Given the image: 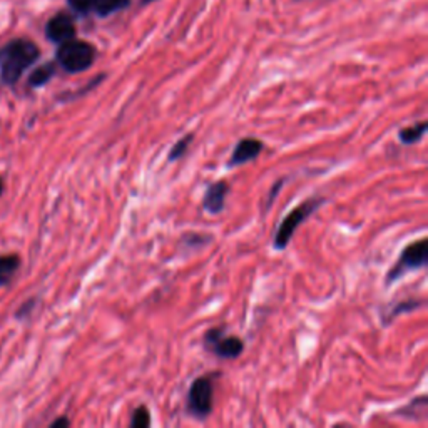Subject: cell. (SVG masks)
Wrapping results in <instances>:
<instances>
[{
	"label": "cell",
	"mask_w": 428,
	"mask_h": 428,
	"mask_svg": "<svg viewBox=\"0 0 428 428\" xmlns=\"http://www.w3.org/2000/svg\"><path fill=\"white\" fill-rule=\"evenodd\" d=\"M427 127H428V124L425 121L413 124V126L403 127V129H400V133H398L400 142L405 144V146L417 144L418 141H422V138L425 136Z\"/></svg>",
	"instance_id": "10"
},
{
	"label": "cell",
	"mask_w": 428,
	"mask_h": 428,
	"mask_svg": "<svg viewBox=\"0 0 428 428\" xmlns=\"http://www.w3.org/2000/svg\"><path fill=\"white\" fill-rule=\"evenodd\" d=\"M94 47L84 41H75V39L61 44L57 50V62L61 64L64 71L71 72V74L87 71L94 64Z\"/></svg>",
	"instance_id": "5"
},
{
	"label": "cell",
	"mask_w": 428,
	"mask_h": 428,
	"mask_svg": "<svg viewBox=\"0 0 428 428\" xmlns=\"http://www.w3.org/2000/svg\"><path fill=\"white\" fill-rule=\"evenodd\" d=\"M325 203L322 198H311L303 201L299 206H296L295 210H291L290 213L286 214V218L279 223L278 230H276L275 239H273V246L275 250H285V248L290 245L291 238H293L295 231L298 230L303 223L310 218L311 214L318 210L322 204Z\"/></svg>",
	"instance_id": "2"
},
{
	"label": "cell",
	"mask_w": 428,
	"mask_h": 428,
	"mask_svg": "<svg viewBox=\"0 0 428 428\" xmlns=\"http://www.w3.org/2000/svg\"><path fill=\"white\" fill-rule=\"evenodd\" d=\"M69 6L75 12H81V14H86V12H89V10L94 9L95 0H69Z\"/></svg>",
	"instance_id": "17"
},
{
	"label": "cell",
	"mask_w": 428,
	"mask_h": 428,
	"mask_svg": "<svg viewBox=\"0 0 428 428\" xmlns=\"http://www.w3.org/2000/svg\"><path fill=\"white\" fill-rule=\"evenodd\" d=\"M149 2H153V0H142V3H149Z\"/></svg>",
	"instance_id": "21"
},
{
	"label": "cell",
	"mask_w": 428,
	"mask_h": 428,
	"mask_svg": "<svg viewBox=\"0 0 428 428\" xmlns=\"http://www.w3.org/2000/svg\"><path fill=\"white\" fill-rule=\"evenodd\" d=\"M131 428H147L151 427V411L147 407H138L133 411V417H131L129 422Z\"/></svg>",
	"instance_id": "15"
},
{
	"label": "cell",
	"mask_w": 428,
	"mask_h": 428,
	"mask_svg": "<svg viewBox=\"0 0 428 428\" xmlns=\"http://www.w3.org/2000/svg\"><path fill=\"white\" fill-rule=\"evenodd\" d=\"M428 263V239L422 238L420 241L411 243L405 250L402 251L400 258L397 259L391 270L387 273L385 283L387 285H393L400 278L410 273V271H417L425 268Z\"/></svg>",
	"instance_id": "4"
},
{
	"label": "cell",
	"mask_w": 428,
	"mask_h": 428,
	"mask_svg": "<svg viewBox=\"0 0 428 428\" xmlns=\"http://www.w3.org/2000/svg\"><path fill=\"white\" fill-rule=\"evenodd\" d=\"M54 74H55V66H54V64H52V62L44 64V66L37 67V69H35L29 75V86H32V87L46 86V84L49 82L52 77H54Z\"/></svg>",
	"instance_id": "11"
},
{
	"label": "cell",
	"mask_w": 428,
	"mask_h": 428,
	"mask_svg": "<svg viewBox=\"0 0 428 428\" xmlns=\"http://www.w3.org/2000/svg\"><path fill=\"white\" fill-rule=\"evenodd\" d=\"M230 193V184L225 181L213 183L203 196V210L210 214H219L226 207V196Z\"/></svg>",
	"instance_id": "9"
},
{
	"label": "cell",
	"mask_w": 428,
	"mask_h": 428,
	"mask_svg": "<svg viewBox=\"0 0 428 428\" xmlns=\"http://www.w3.org/2000/svg\"><path fill=\"white\" fill-rule=\"evenodd\" d=\"M281 184H283V181H278V183H276L275 186H273V189H271L270 196H268V201H270V203H268V206H271V203L275 201L276 194H278V193H279V189H281V187H279V186H281Z\"/></svg>",
	"instance_id": "18"
},
{
	"label": "cell",
	"mask_w": 428,
	"mask_h": 428,
	"mask_svg": "<svg viewBox=\"0 0 428 428\" xmlns=\"http://www.w3.org/2000/svg\"><path fill=\"white\" fill-rule=\"evenodd\" d=\"M263 147H265V144L256 138L241 139V141L234 146L233 154H231L230 161H227V167L243 166V164L254 161V159L259 158Z\"/></svg>",
	"instance_id": "7"
},
{
	"label": "cell",
	"mask_w": 428,
	"mask_h": 428,
	"mask_svg": "<svg viewBox=\"0 0 428 428\" xmlns=\"http://www.w3.org/2000/svg\"><path fill=\"white\" fill-rule=\"evenodd\" d=\"M2 189H3V184H2V179H0V194H2Z\"/></svg>",
	"instance_id": "20"
},
{
	"label": "cell",
	"mask_w": 428,
	"mask_h": 428,
	"mask_svg": "<svg viewBox=\"0 0 428 428\" xmlns=\"http://www.w3.org/2000/svg\"><path fill=\"white\" fill-rule=\"evenodd\" d=\"M21 259L17 256H2L0 258V285H7L12 276L19 270Z\"/></svg>",
	"instance_id": "12"
},
{
	"label": "cell",
	"mask_w": 428,
	"mask_h": 428,
	"mask_svg": "<svg viewBox=\"0 0 428 428\" xmlns=\"http://www.w3.org/2000/svg\"><path fill=\"white\" fill-rule=\"evenodd\" d=\"M46 35L50 42L64 44L75 37L74 21L67 14H57L46 26Z\"/></svg>",
	"instance_id": "8"
},
{
	"label": "cell",
	"mask_w": 428,
	"mask_h": 428,
	"mask_svg": "<svg viewBox=\"0 0 428 428\" xmlns=\"http://www.w3.org/2000/svg\"><path fill=\"white\" fill-rule=\"evenodd\" d=\"M423 305H425V301H423V299H408V301L398 303V305L393 308V313H391L390 319L395 318V316L402 315V313H408V311L417 310L418 306H423Z\"/></svg>",
	"instance_id": "16"
},
{
	"label": "cell",
	"mask_w": 428,
	"mask_h": 428,
	"mask_svg": "<svg viewBox=\"0 0 428 428\" xmlns=\"http://www.w3.org/2000/svg\"><path fill=\"white\" fill-rule=\"evenodd\" d=\"M71 425V422L67 418H59V420H55V422H52V428H57V427H69Z\"/></svg>",
	"instance_id": "19"
},
{
	"label": "cell",
	"mask_w": 428,
	"mask_h": 428,
	"mask_svg": "<svg viewBox=\"0 0 428 428\" xmlns=\"http://www.w3.org/2000/svg\"><path fill=\"white\" fill-rule=\"evenodd\" d=\"M194 141V134L189 133L186 136H183L181 139H179L178 142L173 144V147H171L169 154H167V161H178V159H181L184 154L187 153V149H189L191 142Z\"/></svg>",
	"instance_id": "14"
},
{
	"label": "cell",
	"mask_w": 428,
	"mask_h": 428,
	"mask_svg": "<svg viewBox=\"0 0 428 428\" xmlns=\"http://www.w3.org/2000/svg\"><path fill=\"white\" fill-rule=\"evenodd\" d=\"M129 3L131 0H95L94 10L97 12L101 17H106V15L114 14V12L126 9Z\"/></svg>",
	"instance_id": "13"
},
{
	"label": "cell",
	"mask_w": 428,
	"mask_h": 428,
	"mask_svg": "<svg viewBox=\"0 0 428 428\" xmlns=\"http://www.w3.org/2000/svg\"><path fill=\"white\" fill-rule=\"evenodd\" d=\"M204 348L218 358L236 360L245 350V343L238 337H226L223 328H211L204 335Z\"/></svg>",
	"instance_id": "6"
},
{
	"label": "cell",
	"mask_w": 428,
	"mask_h": 428,
	"mask_svg": "<svg viewBox=\"0 0 428 428\" xmlns=\"http://www.w3.org/2000/svg\"><path fill=\"white\" fill-rule=\"evenodd\" d=\"M213 373L198 377L191 383L186 398V411L191 417L206 420L213 411V393L214 383Z\"/></svg>",
	"instance_id": "3"
},
{
	"label": "cell",
	"mask_w": 428,
	"mask_h": 428,
	"mask_svg": "<svg viewBox=\"0 0 428 428\" xmlns=\"http://www.w3.org/2000/svg\"><path fill=\"white\" fill-rule=\"evenodd\" d=\"M39 47L26 39H15L0 49V74L2 81L14 86L21 75L39 59Z\"/></svg>",
	"instance_id": "1"
}]
</instances>
